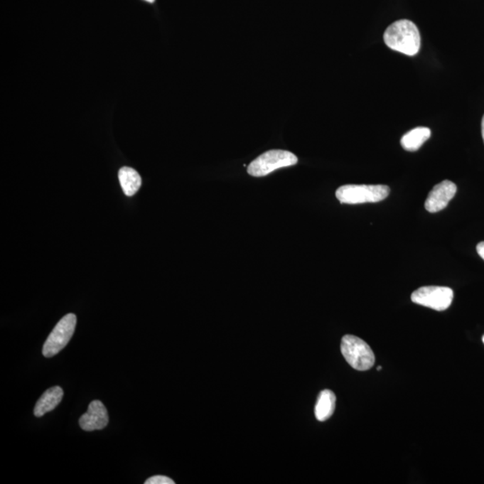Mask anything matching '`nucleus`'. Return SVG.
Instances as JSON below:
<instances>
[{
    "label": "nucleus",
    "instance_id": "18",
    "mask_svg": "<svg viewBox=\"0 0 484 484\" xmlns=\"http://www.w3.org/2000/svg\"><path fill=\"white\" fill-rule=\"evenodd\" d=\"M483 343H484V335H483Z\"/></svg>",
    "mask_w": 484,
    "mask_h": 484
},
{
    "label": "nucleus",
    "instance_id": "5",
    "mask_svg": "<svg viewBox=\"0 0 484 484\" xmlns=\"http://www.w3.org/2000/svg\"><path fill=\"white\" fill-rule=\"evenodd\" d=\"M75 326H77V317L75 314H67L61 318L44 343L43 356L50 358L63 351L73 336Z\"/></svg>",
    "mask_w": 484,
    "mask_h": 484
},
{
    "label": "nucleus",
    "instance_id": "11",
    "mask_svg": "<svg viewBox=\"0 0 484 484\" xmlns=\"http://www.w3.org/2000/svg\"><path fill=\"white\" fill-rule=\"evenodd\" d=\"M431 136L430 129L419 127V128L411 130L402 137L401 146H403L404 150L415 152V151L421 149V146L430 139Z\"/></svg>",
    "mask_w": 484,
    "mask_h": 484
},
{
    "label": "nucleus",
    "instance_id": "10",
    "mask_svg": "<svg viewBox=\"0 0 484 484\" xmlns=\"http://www.w3.org/2000/svg\"><path fill=\"white\" fill-rule=\"evenodd\" d=\"M335 394L331 390H323L318 397L315 407V416L319 421L328 420L335 409Z\"/></svg>",
    "mask_w": 484,
    "mask_h": 484
},
{
    "label": "nucleus",
    "instance_id": "1",
    "mask_svg": "<svg viewBox=\"0 0 484 484\" xmlns=\"http://www.w3.org/2000/svg\"><path fill=\"white\" fill-rule=\"evenodd\" d=\"M384 42L389 49L407 56H414L421 49V34L414 23L407 19L398 20L387 27Z\"/></svg>",
    "mask_w": 484,
    "mask_h": 484
},
{
    "label": "nucleus",
    "instance_id": "14",
    "mask_svg": "<svg viewBox=\"0 0 484 484\" xmlns=\"http://www.w3.org/2000/svg\"><path fill=\"white\" fill-rule=\"evenodd\" d=\"M477 253L484 260V242H480L476 247Z\"/></svg>",
    "mask_w": 484,
    "mask_h": 484
},
{
    "label": "nucleus",
    "instance_id": "7",
    "mask_svg": "<svg viewBox=\"0 0 484 484\" xmlns=\"http://www.w3.org/2000/svg\"><path fill=\"white\" fill-rule=\"evenodd\" d=\"M456 190V185L451 181H444L435 185L425 201V209L431 214L441 212L448 207L449 202L455 197Z\"/></svg>",
    "mask_w": 484,
    "mask_h": 484
},
{
    "label": "nucleus",
    "instance_id": "13",
    "mask_svg": "<svg viewBox=\"0 0 484 484\" xmlns=\"http://www.w3.org/2000/svg\"><path fill=\"white\" fill-rule=\"evenodd\" d=\"M146 484H174L173 480L164 475H156L150 477L145 482Z\"/></svg>",
    "mask_w": 484,
    "mask_h": 484
},
{
    "label": "nucleus",
    "instance_id": "3",
    "mask_svg": "<svg viewBox=\"0 0 484 484\" xmlns=\"http://www.w3.org/2000/svg\"><path fill=\"white\" fill-rule=\"evenodd\" d=\"M341 352L349 365L360 372L372 368L375 363L372 349L362 339L355 335H346L343 338Z\"/></svg>",
    "mask_w": 484,
    "mask_h": 484
},
{
    "label": "nucleus",
    "instance_id": "4",
    "mask_svg": "<svg viewBox=\"0 0 484 484\" xmlns=\"http://www.w3.org/2000/svg\"><path fill=\"white\" fill-rule=\"evenodd\" d=\"M298 158L286 150H270L250 163L248 173L253 177H265L281 168L295 166Z\"/></svg>",
    "mask_w": 484,
    "mask_h": 484
},
{
    "label": "nucleus",
    "instance_id": "15",
    "mask_svg": "<svg viewBox=\"0 0 484 484\" xmlns=\"http://www.w3.org/2000/svg\"><path fill=\"white\" fill-rule=\"evenodd\" d=\"M482 135H483V142H484V115L483 117V120H482Z\"/></svg>",
    "mask_w": 484,
    "mask_h": 484
},
{
    "label": "nucleus",
    "instance_id": "12",
    "mask_svg": "<svg viewBox=\"0 0 484 484\" xmlns=\"http://www.w3.org/2000/svg\"><path fill=\"white\" fill-rule=\"evenodd\" d=\"M119 180L123 192L128 197L135 195L142 184L139 173L129 167H123L119 170Z\"/></svg>",
    "mask_w": 484,
    "mask_h": 484
},
{
    "label": "nucleus",
    "instance_id": "16",
    "mask_svg": "<svg viewBox=\"0 0 484 484\" xmlns=\"http://www.w3.org/2000/svg\"><path fill=\"white\" fill-rule=\"evenodd\" d=\"M145 1L149 2V3H151V4H152V3H154V1H156V0H145Z\"/></svg>",
    "mask_w": 484,
    "mask_h": 484
},
{
    "label": "nucleus",
    "instance_id": "17",
    "mask_svg": "<svg viewBox=\"0 0 484 484\" xmlns=\"http://www.w3.org/2000/svg\"><path fill=\"white\" fill-rule=\"evenodd\" d=\"M381 369H382V368H381V367H379V368H377V370H381Z\"/></svg>",
    "mask_w": 484,
    "mask_h": 484
},
{
    "label": "nucleus",
    "instance_id": "8",
    "mask_svg": "<svg viewBox=\"0 0 484 484\" xmlns=\"http://www.w3.org/2000/svg\"><path fill=\"white\" fill-rule=\"evenodd\" d=\"M109 424L108 411L101 401L95 400L89 404L87 413L79 419V425L85 431H100Z\"/></svg>",
    "mask_w": 484,
    "mask_h": 484
},
{
    "label": "nucleus",
    "instance_id": "6",
    "mask_svg": "<svg viewBox=\"0 0 484 484\" xmlns=\"http://www.w3.org/2000/svg\"><path fill=\"white\" fill-rule=\"evenodd\" d=\"M454 298L453 290L443 286H424L412 294L411 300L414 303L432 310L443 311L451 306Z\"/></svg>",
    "mask_w": 484,
    "mask_h": 484
},
{
    "label": "nucleus",
    "instance_id": "9",
    "mask_svg": "<svg viewBox=\"0 0 484 484\" xmlns=\"http://www.w3.org/2000/svg\"><path fill=\"white\" fill-rule=\"evenodd\" d=\"M64 396V391L60 387H53L47 389L37 401L34 407V415L42 417L44 414L53 411L60 404Z\"/></svg>",
    "mask_w": 484,
    "mask_h": 484
},
{
    "label": "nucleus",
    "instance_id": "2",
    "mask_svg": "<svg viewBox=\"0 0 484 484\" xmlns=\"http://www.w3.org/2000/svg\"><path fill=\"white\" fill-rule=\"evenodd\" d=\"M389 187L386 185H345L335 192L340 203L357 205L377 203L389 197Z\"/></svg>",
    "mask_w": 484,
    "mask_h": 484
}]
</instances>
